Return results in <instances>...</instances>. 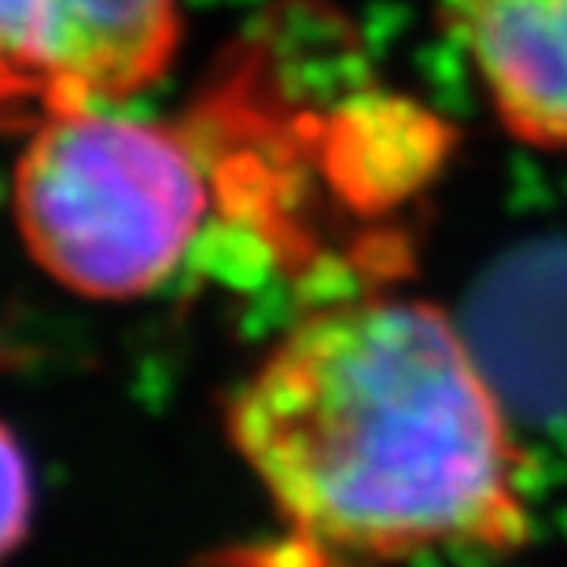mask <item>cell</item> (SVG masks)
<instances>
[{
    "mask_svg": "<svg viewBox=\"0 0 567 567\" xmlns=\"http://www.w3.org/2000/svg\"><path fill=\"white\" fill-rule=\"evenodd\" d=\"M229 435L299 535L358 557L524 546V453L457 321L350 295L284 328L229 402Z\"/></svg>",
    "mask_w": 567,
    "mask_h": 567,
    "instance_id": "1",
    "label": "cell"
},
{
    "mask_svg": "<svg viewBox=\"0 0 567 567\" xmlns=\"http://www.w3.org/2000/svg\"><path fill=\"white\" fill-rule=\"evenodd\" d=\"M214 210L210 169L181 122L82 107L22 130L11 221L55 288L133 302L188 262Z\"/></svg>",
    "mask_w": 567,
    "mask_h": 567,
    "instance_id": "2",
    "label": "cell"
},
{
    "mask_svg": "<svg viewBox=\"0 0 567 567\" xmlns=\"http://www.w3.org/2000/svg\"><path fill=\"white\" fill-rule=\"evenodd\" d=\"M185 0H0V89L11 130L82 107H126L169 74Z\"/></svg>",
    "mask_w": 567,
    "mask_h": 567,
    "instance_id": "3",
    "label": "cell"
},
{
    "mask_svg": "<svg viewBox=\"0 0 567 567\" xmlns=\"http://www.w3.org/2000/svg\"><path fill=\"white\" fill-rule=\"evenodd\" d=\"M442 30L505 137L567 155V0H442Z\"/></svg>",
    "mask_w": 567,
    "mask_h": 567,
    "instance_id": "4",
    "label": "cell"
},
{
    "mask_svg": "<svg viewBox=\"0 0 567 567\" xmlns=\"http://www.w3.org/2000/svg\"><path fill=\"white\" fill-rule=\"evenodd\" d=\"M22 483H27V472H22V464H19V450H16V439H8V486H11V494L19 497L22 491ZM4 546L11 549L16 546V538L22 535V502H8V524H4Z\"/></svg>",
    "mask_w": 567,
    "mask_h": 567,
    "instance_id": "5",
    "label": "cell"
}]
</instances>
